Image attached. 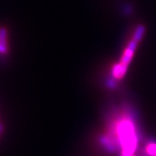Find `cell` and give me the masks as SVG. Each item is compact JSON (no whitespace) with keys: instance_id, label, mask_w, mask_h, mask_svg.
<instances>
[{"instance_id":"cell-3","label":"cell","mask_w":156,"mask_h":156,"mask_svg":"<svg viewBox=\"0 0 156 156\" xmlns=\"http://www.w3.org/2000/svg\"><path fill=\"white\" fill-rule=\"evenodd\" d=\"M3 129H4V126H3V124H2V121L1 116H0V137H1L2 134Z\"/></svg>"},{"instance_id":"cell-4","label":"cell","mask_w":156,"mask_h":156,"mask_svg":"<svg viewBox=\"0 0 156 156\" xmlns=\"http://www.w3.org/2000/svg\"><path fill=\"white\" fill-rule=\"evenodd\" d=\"M155 156H156V155H155Z\"/></svg>"},{"instance_id":"cell-1","label":"cell","mask_w":156,"mask_h":156,"mask_svg":"<svg viewBox=\"0 0 156 156\" xmlns=\"http://www.w3.org/2000/svg\"><path fill=\"white\" fill-rule=\"evenodd\" d=\"M114 116L104 136L105 141L108 147L118 149L122 156H132L138 142L134 123L125 114Z\"/></svg>"},{"instance_id":"cell-2","label":"cell","mask_w":156,"mask_h":156,"mask_svg":"<svg viewBox=\"0 0 156 156\" xmlns=\"http://www.w3.org/2000/svg\"><path fill=\"white\" fill-rule=\"evenodd\" d=\"M146 152L147 154L151 156L156 155V144H149L146 147Z\"/></svg>"}]
</instances>
